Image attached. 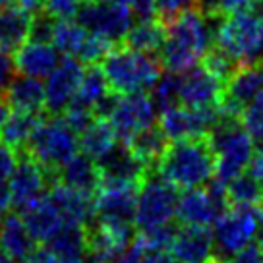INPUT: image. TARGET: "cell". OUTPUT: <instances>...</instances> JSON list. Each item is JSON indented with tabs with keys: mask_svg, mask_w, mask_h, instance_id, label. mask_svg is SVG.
Wrapping results in <instances>:
<instances>
[{
	"mask_svg": "<svg viewBox=\"0 0 263 263\" xmlns=\"http://www.w3.org/2000/svg\"><path fill=\"white\" fill-rule=\"evenodd\" d=\"M110 2H122V4H128V0H110Z\"/></svg>",
	"mask_w": 263,
	"mask_h": 263,
	"instance_id": "obj_53",
	"label": "cell"
},
{
	"mask_svg": "<svg viewBox=\"0 0 263 263\" xmlns=\"http://www.w3.org/2000/svg\"><path fill=\"white\" fill-rule=\"evenodd\" d=\"M248 173L252 174L255 180L263 186V140H259V143L255 145L252 161L248 164Z\"/></svg>",
	"mask_w": 263,
	"mask_h": 263,
	"instance_id": "obj_45",
	"label": "cell"
},
{
	"mask_svg": "<svg viewBox=\"0 0 263 263\" xmlns=\"http://www.w3.org/2000/svg\"><path fill=\"white\" fill-rule=\"evenodd\" d=\"M257 230H259V221L255 207L229 205L213 224L215 259L227 263L230 255L255 242Z\"/></svg>",
	"mask_w": 263,
	"mask_h": 263,
	"instance_id": "obj_9",
	"label": "cell"
},
{
	"mask_svg": "<svg viewBox=\"0 0 263 263\" xmlns=\"http://www.w3.org/2000/svg\"><path fill=\"white\" fill-rule=\"evenodd\" d=\"M163 37L164 24H161L155 17H147V20H138L132 24V27L124 37V45L130 49L155 54L163 45Z\"/></svg>",
	"mask_w": 263,
	"mask_h": 263,
	"instance_id": "obj_32",
	"label": "cell"
},
{
	"mask_svg": "<svg viewBox=\"0 0 263 263\" xmlns=\"http://www.w3.org/2000/svg\"><path fill=\"white\" fill-rule=\"evenodd\" d=\"M103 116L112 124L118 141L130 143L140 132L155 126L159 108L149 93H128L110 99Z\"/></svg>",
	"mask_w": 263,
	"mask_h": 263,
	"instance_id": "obj_8",
	"label": "cell"
},
{
	"mask_svg": "<svg viewBox=\"0 0 263 263\" xmlns=\"http://www.w3.org/2000/svg\"><path fill=\"white\" fill-rule=\"evenodd\" d=\"M8 112H10V108H8V105H6V101H0V130H2V124L6 120Z\"/></svg>",
	"mask_w": 263,
	"mask_h": 263,
	"instance_id": "obj_49",
	"label": "cell"
},
{
	"mask_svg": "<svg viewBox=\"0 0 263 263\" xmlns=\"http://www.w3.org/2000/svg\"><path fill=\"white\" fill-rule=\"evenodd\" d=\"M168 254L176 263H205L215 259L213 232L209 227H188L176 229Z\"/></svg>",
	"mask_w": 263,
	"mask_h": 263,
	"instance_id": "obj_19",
	"label": "cell"
},
{
	"mask_svg": "<svg viewBox=\"0 0 263 263\" xmlns=\"http://www.w3.org/2000/svg\"><path fill=\"white\" fill-rule=\"evenodd\" d=\"M153 168L176 190L201 188L215 178V155L207 138L168 141Z\"/></svg>",
	"mask_w": 263,
	"mask_h": 263,
	"instance_id": "obj_2",
	"label": "cell"
},
{
	"mask_svg": "<svg viewBox=\"0 0 263 263\" xmlns=\"http://www.w3.org/2000/svg\"><path fill=\"white\" fill-rule=\"evenodd\" d=\"M222 89L224 82L209 72L203 64L178 74V103L184 107H219L222 101Z\"/></svg>",
	"mask_w": 263,
	"mask_h": 263,
	"instance_id": "obj_15",
	"label": "cell"
},
{
	"mask_svg": "<svg viewBox=\"0 0 263 263\" xmlns=\"http://www.w3.org/2000/svg\"><path fill=\"white\" fill-rule=\"evenodd\" d=\"M229 205L257 207L263 203V186L250 173H242L224 184Z\"/></svg>",
	"mask_w": 263,
	"mask_h": 263,
	"instance_id": "obj_34",
	"label": "cell"
},
{
	"mask_svg": "<svg viewBox=\"0 0 263 263\" xmlns=\"http://www.w3.org/2000/svg\"><path fill=\"white\" fill-rule=\"evenodd\" d=\"M57 176L60 182H64L68 186L83 192L95 194V190L101 184V173H99L97 161H93L85 153H76L70 161H66L57 171Z\"/></svg>",
	"mask_w": 263,
	"mask_h": 263,
	"instance_id": "obj_30",
	"label": "cell"
},
{
	"mask_svg": "<svg viewBox=\"0 0 263 263\" xmlns=\"http://www.w3.org/2000/svg\"><path fill=\"white\" fill-rule=\"evenodd\" d=\"M197 6H201V0H157V14L163 20H168L180 12Z\"/></svg>",
	"mask_w": 263,
	"mask_h": 263,
	"instance_id": "obj_39",
	"label": "cell"
},
{
	"mask_svg": "<svg viewBox=\"0 0 263 263\" xmlns=\"http://www.w3.org/2000/svg\"><path fill=\"white\" fill-rule=\"evenodd\" d=\"M159 128L168 141L186 140V138H207V134L213 130L215 124L221 120L224 112L222 107H205L192 108L184 105L159 110Z\"/></svg>",
	"mask_w": 263,
	"mask_h": 263,
	"instance_id": "obj_13",
	"label": "cell"
},
{
	"mask_svg": "<svg viewBox=\"0 0 263 263\" xmlns=\"http://www.w3.org/2000/svg\"><path fill=\"white\" fill-rule=\"evenodd\" d=\"M263 91V62L238 66L224 82L221 107L224 115L238 116L248 103Z\"/></svg>",
	"mask_w": 263,
	"mask_h": 263,
	"instance_id": "obj_18",
	"label": "cell"
},
{
	"mask_svg": "<svg viewBox=\"0 0 263 263\" xmlns=\"http://www.w3.org/2000/svg\"><path fill=\"white\" fill-rule=\"evenodd\" d=\"M14 54L17 74L31 76L37 80H45L60 62V52L57 47L43 39H27Z\"/></svg>",
	"mask_w": 263,
	"mask_h": 263,
	"instance_id": "obj_21",
	"label": "cell"
},
{
	"mask_svg": "<svg viewBox=\"0 0 263 263\" xmlns=\"http://www.w3.org/2000/svg\"><path fill=\"white\" fill-rule=\"evenodd\" d=\"M39 115H31V112H20V110H12L8 112L6 120L2 124L0 130V140L4 141L6 145H10L12 149L25 151L27 143L31 140L33 132L39 124Z\"/></svg>",
	"mask_w": 263,
	"mask_h": 263,
	"instance_id": "obj_31",
	"label": "cell"
},
{
	"mask_svg": "<svg viewBox=\"0 0 263 263\" xmlns=\"http://www.w3.org/2000/svg\"><path fill=\"white\" fill-rule=\"evenodd\" d=\"M47 196L58 207L66 222L89 227L95 221V197H93L95 194L72 188L58 180L57 184H52V188H49Z\"/></svg>",
	"mask_w": 263,
	"mask_h": 263,
	"instance_id": "obj_20",
	"label": "cell"
},
{
	"mask_svg": "<svg viewBox=\"0 0 263 263\" xmlns=\"http://www.w3.org/2000/svg\"><path fill=\"white\" fill-rule=\"evenodd\" d=\"M50 43L60 54L72 57L85 66L101 62L115 45L89 33L78 20H54Z\"/></svg>",
	"mask_w": 263,
	"mask_h": 263,
	"instance_id": "obj_12",
	"label": "cell"
},
{
	"mask_svg": "<svg viewBox=\"0 0 263 263\" xmlns=\"http://www.w3.org/2000/svg\"><path fill=\"white\" fill-rule=\"evenodd\" d=\"M37 240L33 238L24 217L17 213H6L0 217V250L17 261H24L35 250Z\"/></svg>",
	"mask_w": 263,
	"mask_h": 263,
	"instance_id": "obj_27",
	"label": "cell"
},
{
	"mask_svg": "<svg viewBox=\"0 0 263 263\" xmlns=\"http://www.w3.org/2000/svg\"><path fill=\"white\" fill-rule=\"evenodd\" d=\"M20 213L24 217L27 229L33 234V238L37 242H43V244H47L66 224V219L58 211V207L50 201L49 196H43L41 199H37L35 203L25 207L24 211H20Z\"/></svg>",
	"mask_w": 263,
	"mask_h": 263,
	"instance_id": "obj_25",
	"label": "cell"
},
{
	"mask_svg": "<svg viewBox=\"0 0 263 263\" xmlns=\"http://www.w3.org/2000/svg\"><path fill=\"white\" fill-rule=\"evenodd\" d=\"M85 0H43V12L52 20H74Z\"/></svg>",
	"mask_w": 263,
	"mask_h": 263,
	"instance_id": "obj_38",
	"label": "cell"
},
{
	"mask_svg": "<svg viewBox=\"0 0 263 263\" xmlns=\"http://www.w3.org/2000/svg\"><path fill=\"white\" fill-rule=\"evenodd\" d=\"M128 6L136 20L157 17V0H128Z\"/></svg>",
	"mask_w": 263,
	"mask_h": 263,
	"instance_id": "obj_44",
	"label": "cell"
},
{
	"mask_svg": "<svg viewBox=\"0 0 263 263\" xmlns=\"http://www.w3.org/2000/svg\"><path fill=\"white\" fill-rule=\"evenodd\" d=\"M101 182H136L140 184L149 168L130 151L126 143H118L110 153L99 159Z\"/></svg>",
	"mask_w": 263,
	"mask_h": 263,
	"instance_id": "obj_22",
	"label": "cell"
},
{
	"mask_svg": "<svg viewBox=\"0 0 263 263\" xmlns=\"http://www.w3.org/2000/svg\"><path fill=\"white\" fill-rule=\"evenodd\" d=\"M24 263H58L54 254L49 250V246L35 248L31 254L24 259Z\"/></svg>",
	"mask_w": 263,
	"mask_h": 263,
	"instance_id": "obj_46",
	"label": "cell"
},
{
	"mask_svg": "<svg viewBox=\"0 0 263 263\" xmlns=\"http://www.w3.org/2000/svg\"><path fill=\"white\" fill-rule=\"evenodd\" d=\"M14 76H16L14 58L10 57L8 52H2L0 50V97L4 95V91L10 85V82L14 80Z\"/></svg>",
	"mask_w": 263,
	"mask_h": 263,
	"instance_id": "obj_43",
	"label": "cell"
},
{
	"mask_svg": "<svg viewBox=\"0 0 263 263\" xmlns=\"http://www.w3.org/2000/svg\"><path fill=\"white\" fill-rule=\"evenodd\" d=\"M215 47L236 68L263 62V17L252 10L221 17L215 29Z\"/></svg>",
	"mask_w": 263,
	"mask_h": 263,
	"instance_id": "obj_5",
	"label": "cell"
},
{
	"mask_svg": "<svg viewBox=\"0 0 263 263\" xmlns=\"http://www.w3.org/2000/svg\"><path fill=\"white\" fill-rule=\"evenodd\" d=\"M138 188L136 182H101L93 196L95 219L134 222Z\"/></svg>",
	"mask_w": 263,
	"mask_h": 263,
	"instance_id": "obj_17",
	"label": "cell"
},
{
	"mask_svg": "<svg viewBox=\"0 0 263 263\" xmlns=\"http://www.w3.org/2000/svg\"><path fill=\"white\" fill-rule=\"evenodd\" d=\"M78 140H80V151L85 153L87 157H91L93 161L103 159L120 143L118 138H116V132L112 128V124L108 122V118L103 115L95 116L78 134Z\"/></svg>",
	"mask_w": 263,
	"mask_h": 263,
	"instance_id": "obj_29",
	"label": "cell"
},
{
	"mask_svg": "<svg viewBox=\"0 0 263 263\" xmlns=\"http://www.w3.org/2000/svg\"><path fill=\"white\" fill-rule=\"evenodd\" d=\"M25 151L43 168L57 173L66 161H70L80 151L78 132L66 122L62 115L41 118Z\"/></svg>",
	"mask_w": 263,
	"mask_h": 263,
	"instance_id": "obj_6",
	"label": "cell"
},
{
	"mask_svg": "<svg viewBox=\"0 0 263 263\" xmlns=\"http://www.w3.org/2000/svg\"><path fill=\"white\" fill-rule=\"evenodd\" d=\"M229 207L224 184L217 178L201 188L184 190L176 203V219L188 227H213Z\"/></svg>",
	"mask_w": 263,
	"mask_h": 263,
	"instance_id": "obj_10",
	"label": "cell"
},
{
	"mask_svg": "<svg viewBox=\"0 0 263 263\" xmlns=\"http://www.w3.org/2000/svg\"><path fill=\"white\" fill-rule=\"evenodd\" d=\"M85 64L72 57L60 58L57 68L45 78V110L50 115H62L74 101Z\"/></svg>",
	"mask_w": 263,
	"mask_h": 263,
	"instance_id": "obj_14",
	"label": "cell"
},
{
	"mask_svg": "<svg viewBox=\"0 0 263 263\" xmlns=\"http://www.w3.org/2000/svg\"><path fill=\"white\" fill-rule=\"evenodd\" d=\"M4 101L12 110L39 115L45 110V83L31 76H14L4 91Z\"/></svg>",
	"mask_w": 263,
	"mask_h": 263,
	"instance_id": "obj_26",
	"label": "cell"
},
{
	"mask_svg": "<svg viewBox=\"0 0 263 263\" xmlns=\"http://www.w3.org/2000/svg\"><path fill=\"white\" fill-rule=\"evenodd\" d=\"M141 263H176V259L166 250H145Z\"/></svg>",
	"mask_w": 263,
	"mask_h": 263,
	"instance_id": "obj_47",
	"label": "cell"
},
{
	"mask_svg": "<svg viewBox=\"0 0 263 263\" xmlns=\"http://www.w3.org/2000/svg\"><path fill=\"white\" fill-rule=\"evenodd\" d=\"M255 8H257V14L263 17V0H255Z\"/></svg>",
	"mask_w": 263,
	"mask_h": 263,
	"instance_id": "obj_51",
	"label": "cell"
},
{
	"mask_svg": "<svg viewBox=\"0 0 263 263\" xmlns=\"http://www.w3.org/2000/svg\"><path fill=\"white\" fill-rule=\"evenodd\" d=\"M108 101H110V89H108V83L101 72V68H97L95 64L85 66L78 93L70 105H78L95 115H103Z\"/></svg>",
	"mask_w": 263,
	"mask_h": 263,
	"instance_id": "obj_28",
	"label": "cell"
},
{
	"mask_svg": "<svg viewBox=\"0 0 263 263\" xmlns=\"http://www.w3.org/2000/svg\"><path fill=\"white\" fill-rule=\"evenodd\" d=\"M151 97L159 110L178 105V74L161 76L151 89Z\"/></svg>",
	"mask_w": 263,
	"mask_h": 263,
	"instance_id": "obj_36",
	"label": "cell"
},
{
	"mask_svg": "<svg viewBox=\"0 0 263 263\" xmlns=\"http://www.w3.org/2000/svg\"><path fill=\"white\" fill-rule=\"evenodd\" d=\"M47 173L49 171L43 168L29 155L22 157L17 161L14 173L6 180L10 197H12V207H16L17 211H24L25 207H29L37 199L47 196L49 192V174Z\"/></svg>",
	"mask_w": 263,
	"mask_h": 263,
	"instance_id": "obj_16",
	"label": "cell"
},
{
	"mask_svg": "<svg viewBox=\"0 0 263 263\" xmlns=\"http://www.w3.org/2000/svg\"><path fill=\"white\" fill-rule=\"evenodd\" d=\"M215 155V178L222 184L246 173L255 149V140L242 126L238 116L224 115L207 134Z\"/></svg>",
	"mask_w": 263,
	"mask_h": 263,
	"instance_id": "obj_4",
	"label": "cell"
},
{
	"mask_svg": "<svg viewBox=\"0 0 263 263\" xmlns=\"http://www.w3.org/2000/svg\"><path fill=\"white\" fill-rule=\"evenodd\" d=\"M47 244L58 263H89V238L83 224L66 222Z\"/></svg>",
	"mask_w": 263,
	"mask_h": 263,
	"instance_id": "obj_24",
	"label": "cell"
},
{
	"mask_svg": "<svg viewBox=\"0 0 263 263\" xmlns=\"http://www.w3.org/2000/svg\"><path fill=\"white\" fill-rule=\"evenodd\" d=\"M227 263H263V252L261 248L257 246V242H252L238 250L234 255H230Z\"/></svg>",
	"mask_w": 263,
	"mask_h": 263,
	"instance_id": "obj_42",
	"label": "cell"
},
{
	"mask_svg": "<svg viewBox=\"0 0 263 263\" xmlns=\"http://www.w3.org/2000/svg\"><path fill=\"white\" fill-rule=\"evenodd\" d=\"M17 0H0V8L2 6H8V4H16Z\"/></svg>",
	"mask_w": 263,
	"mask_h": 263,
	"instance_id": "obj_52",
	"label": "cell"
},
{
	"mask_svg": "<svg viewBox=\"0 0 263 263\" xmlns=\"http://www.w3.org/2000/svg\"><path fill=\"white\" fill-rule=\"evenodd\" d=\"M10 207H12V197H10L8 184L4 180H0V217H4L8 213Z\"/></svg>",
	"mask_w": 263,
	"mask_h": 263,
	"instance_id": "obj_48",
	"label": "cell"
},
{
	"mask_svg": "<svg viewBox=\"0 0 263 263\" xmlns=\"http://www.w3.org/2000/svg\"><path fill=\"white\" fill-rule=\"evenodd\" d=\"M238 120L255 141L263 140V91L240 110Z\"/></svg>",
	"mask_w": 263,
	"mask_h": 263,
	"instance_id": "obj_35",
	"label": "cell"
},
{
	"mask_svg": "<svg viewBox=\"0 0 263 263\" xmlns=\"http://www.w3.org/2000/svg\"><path fill=\"white\" fill-rule=\"evenodd\" d=\"M76 20L89 33L110 45L124 43V37L134 24V14L128 4L110 0H85Z\"/></svg>",
	"mask_w": 263,
	"mask_h": 263,
	"instance_id": "obj_11",
	"label": "cell"
},
{
	"mask_svg": "<svg viewBox=\"0 0 263 263\" xmlns=\"http://www.w3.org/2000/svg\"><path fill=\"white\" fill-rule=\"evenodd\" d=\"M101 72L112 95H128L153 89L157 80L163 76V66L155 54L122 45L105 54L101 60Z\"/></svg>",
	"mask_w": 263,
	"mask_h": 263,
	"instance_id": "obj_3",
	"label": "cell"
},
{
	"mask_svg": "<svg viewBox=\"0 0 263 263\" xmlns=\"http://www.w3.org/2000/svg\"><path fill=\"white\" fill-rule=\"evenodd\" d=\"M0 263H20V261L14 259V257H10L8 254H4V252L0 250Z\"/></svg>",
	"mask_w": 263,
	"mask_h": 263,
	"instance_id": "obj_50",
	"label": "cell"
},
{
	"mask_svg": "<svg viewBox=\"0 0 263 263\" xmlns=\"http://www.w3.org/2000/svg\"><path fill=\"white\" fill-rule=\"evenodd\" d=\"M35 14L20 4L0 8V50L14 54L29 37Z\"/></svg>",
	"mask_w": 263,
	"mask_h": 263,
	"instance_id": "obj_23",
	"label": "cell"
},
{
	"mask_svg": "<svg viewBox=\"0 0 263 263\" xmlns=\"http://www.w3.org/2000/svg\"><path fill=\"white\" fill-rule=\"evenodd\" d=\"M143 254H145V250H143V246H141L138 236H136L132 244H128V246L124 248V250H120L118 254L110 255V257L105 259L103 263H141Z\"/></svg>",
	"mask_w": 263,
	"mask_h": 263,
	"instance_id": "obj_40",
	"label": "cell"
},
{
	"mask_svg": "<svg viewBox=\"0 0 263 263\" xmlns=\"http://www.w3.org/2000/svg\"><path fill=\"white\" fill-rule=\"evenodd\" d=\"M176 203H178V190L163 180L159 174L151 176L147 173L138 188L134 227L140 232H147L171 224L176 219Z\"/></svg>",
	"mask_w": 263,
	"mask_h": 263,
	"instance_id": "obj_7",
	"label": "cell"
},
{
	"mask_svg": "<svg viewBox=\"0 0 263 263\" xmlns=\"http://www.w3.org/2000/svg\"><path fill=\"white\" fill-rule=\"evenodd\" d=\"M205 263H221L219 259H211V261H205Z\"/></svg>",
	"mask_w": 263,
	"mask_h": 263,
	"instance_id": "obj_54",
	"label": "cell"
},
{
	"mask_svg": "<svg viewBox=\"0 0 263 263\" xmlns=\"http://www.w3.org/2000/svg\"><path fill=\"white\" fill-rule=\"evenodd\" d=\"M17 161H20V155L16 149H12L0 140V180H8L10 174L16 168Z\"/></svg>",
	"mask_w": 263,
	"mask_h": 263,
	"instance_id": "obj_41",
	"label": "cell"
},
{
	"mask_svg": "<svg viewBox=\"0 0 263 263\" xmlns=\"http://www.w3.org/2000/svg\"><path fill=\"white\" fill-rule=\"evenodd\" d=\"M164 22L159 60L171 74H182L197 66L215 47L217 24L201 6L180 12Z\"/></svg>",
	"mask_w": 263,
	"mask_h": 263,
	"instance_id": "obj_1",
	"label": "cell"
},
{
	"mask_svg": "<svg viewBox=\"0 0 263 263\" xmlns=\"http://www.w3.org/2000/svg\"><path fill=\"white\" fill-rule=\"evenodd\" d=\"M134 155L140 159L141 163L147 166L149 171L155 166L159 157L163 155V151L168 145V140L164 138L159 126H151L147 130L140 132L130 143H126Z\"/></svg>",
	"mask_w": 263,
	"mask_h": 263,
	"instance_id": "obj_33",
	"label": "cell"
},
{
	"mask_svg": "<svg viewBox=\"0 0 263 263\" xmlns=\"http://www.w3.org/2000/svg\"><path fill=\"white\" fill-rule=\"evenodd\" d=\"M203 10L211 17H227L232 14H238L244 10H252L255 6V0H201Z\"/></svg>",
	"mask_w": 263,
	"mask_h": 263,
	"instance_id": "obj_37",
	"label": "cell"
}]
</instances>
